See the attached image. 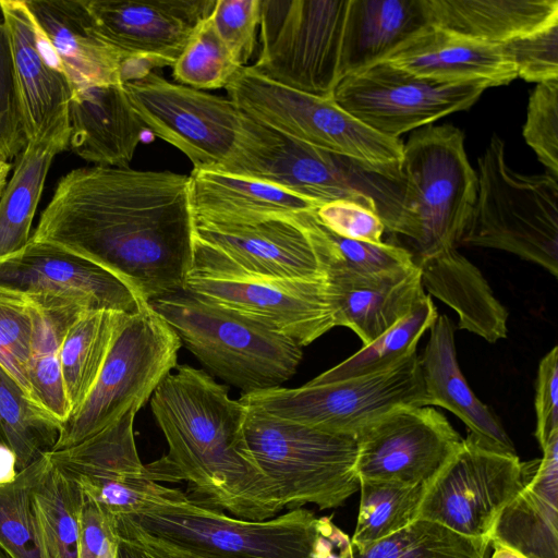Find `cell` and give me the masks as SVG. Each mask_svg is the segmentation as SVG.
Returning a JSON list of instances; mask_svg holds the SVG:
<instances>
[{"mask_svg":"<svg viewBox=\"0 0 558 558\" xmlns=\"http://www.w3.org/2000/svg\"><path fill=\"white\" fill-rule=\"evenodd\" d=\"M34 333L32 302L0 287V364L33 401L27 372Z\"/></svg>","mask_w":558,"mask_h":558,"instance_id":"cell-43","label":"cell"},{"mask_svg":"<svg viewBox=\"0 0 558 558\" xmlns=\"http://www.w3.org/2000/svg\"><path fill=\"white\" fill-rule=\"evenodd\" d=\"M429 329L427 345L420 356L428 405L452 412L466 425L469 434L484 446L517 454L500 421L474 395L459 367L451 320L440 315Z\"/></svg>","mask_w":558,"mask_h":558,"instance_id":"cell-27","label":"cell"},{"mask_svg":"<svg viewBox=\"0 0 558 558\" xmlns=\"http://www.w3.org/2000/svg\"><path fill=\"white\" fill-rule=\"evenodd\" d=\"M351 551V538L333 524L331 518L317 519L313 558H350Z\"/></svg>","mask_w":558,"mask_h":558,"instance_id":"cell-53","label":"cell"},{"mask_svg":"<svg viewBox=\"0 0 558 558\" xmlns=\"http://www.w3.org/2000/svg\"><path fill=\"white\" fill-rule=\"evenodd\" d=\"M477 166L476 199L460 243L512 253L557 277V179L512 170L497 134Z\"/></svg>","mask_w":558,"mask_h":558,"instance_id":"cell-5","label":"cell"},{"mask_svg":"<svg viewBox=\"0 0 558 558\" xmlns=\"http://www.w3.org/2000/svg\"><path fill=\"white\" fill-rule=\"evenodd\" d=\"M113 529L118 539L116 558H190L146 534L125 517L113 518Z\"/></svg>","mask_w":558,"mask_h":558,"instance_id":"cell-50","label":"cell"},{"mask_svg":"<svg viewBox=\"0 0 558 558\" xmlns=\"http://www.w3.org/2000/svg\"><path fill=\"white\" fill-rule=\"evenodd\" d=\"M501 47L515 65L518 77L535 83L558 78V24Z\"/></svg>","mask_w":558,"mask_h":558,"instance_id":"cell-46","label":"cell"},{"mask_svg":"<svg viewBox=\"0 0 558 558\" xmlns=\"http://www.w3.org/2000/svg\"><path fill=\"white\" fill-rule=\"evenodd\" d=\"M72 88L124 84L153 71L124 58L95 33L84 0H25Z\"/></svg>","mask_w":558,"mask_h":558,"instance_id":"cell-23","label":"cell"},{"mask_svg":"<svg viewBox=\"0 0 558 558\" xmlns=\"http://www.w3.org/2000/svg\"><path fill=\"white\" fill-rule=\"evenodd\" d=\"M122 517L190 558H313L317 536V518L304 508L252 521L187 496Z\"/></svg>","mask_w":558,"mask_h":558,"instance_id":"cell-9","label":"cell"},{"mask_svg":"<svg viewBox=\"0 0 558 558\" xmlns=\"http://www.w3.org/2000/svg\"><path fill=\"white\" fill-rule=\"evenodd\" d=\"M422 284L459 316V328L488 342L507 337L508 313L480 269L456 247L415 259Z\"/></svg>","mask_w":558,"mask_h":558,"instance_id":"cell-29","label":"cell"},{"mask_svg":"<svg viewBox=\"0 0 558 558\" xmlns=\"http://www.w3.org/2000/svg\"><path fill=\"white\" fill-rule=\"evenodd\" d=\"M189 177L190 204L196 221L242 223L278 215L313 213L320 206L255 178L197 169Z\"/></svg>","mask_w":558,"mask_h":558,"instance_id":"cell-28","label":"cell"},{"mask_svg":"<svg viewBox=\"0 0 558 558\" xmlns=\"http://www.w3.org/2000/svg\"><path fill=\"white\" fill-rule=\"evenodd\" d=\"M428 23L501 45L558 24L557 0H423Z\"/></svg>","mask_w":558,"mask_h":558,"instance_id":"cell-30","label":"cell"},{"mask_svg":"<svg viewBox=\"0 0 558 558\" xmlns=\"http://www.w3.org/2000/svg\"><path fill=\"white\" fill-rule=\"evenodd\" d=\"M137 411L131 408L74 446L46 452L51 464L111 518L137 514L185 496L154 481L142 463L134 438Z\"/></svg>","mask_w":558,"mask_h":558,"instance_id":"cell-17","label":"cell"},{"mask_svg":"<svg viewBox=\"0 0 558 558\" xmlns=\"http://www.w3.org/2000/svg\"><path fill=\"white\" fill-rule=\"evenodd\" d=\"M349 0H262L260 50L252 65L281 85L332 98L341 81Z\"/></svg>","mask_w":558,"mask_h":558,"instance_id":"cell-13","label":"cell"},{"mask_svg":"<svg viewBox=\"0 0 558 558\" xmlns=\"http://www.w3.org/2000/svg\"><path fill=\"white\" fill-rule=\"evenodd\" d=\"M117 311H87L68 328L60 349L63 387L75 411L92 390L111 343L128 317Z\"/></svg>","mask_w":558,"mask_h":558,"instance_id":"cell-34","label":"cell"},{"mask_svg":"<svg viewBox=\"0 0 558 558\" xmlns=\"http://www.w3.org/2000/svg\"><path fill=\"white\" fill-rule=\"evenodd\" d=\"M150 398L168 452L146 464L156 482H186L193 501L232 517L264 521L284 509L247 444V408L227 385L183 364Z\"/></svg>","mask_w":558,"mask_h":558,"instance_id":"cell-2","label":"cell"},{"mask_svg":"<svg viewBox=\"0 0 558 558\" xmlns=\"http://www.w3.org/2000/svg\"><path fill=\"white\" fill-rule=\"evenodd\" d=\"M239 401L271 416L353 435L395 408L428 407L416 352L383 372L333 381L313 378L298 388L243 393Z\"/></svg>","mask_w":558,"mask_h":558,"instance_id":"cell-12","label":"cell"},{"mask_svg":"<svg viewBox=\"0 0 558 558\" xmlns=\"http://www.w3.org/2000/svg\"><path fill=\"white\" fill-rule=\"evenodd\" d=\"M26 145L14 85L7 32L0 19V149L10 159Z\"/></svg>","mask_w":558,"mask_h":558,"instance_id":"cell-48","label":"cell"},{"mask_svg":"<svg viewBox=\"0 0 558 558\" xmlns=\"http://www.w3.org/2000/svg\"><path fill=\"white\" fill-rule=\"evenodd\" d=\"M0 13L27 142L68 113L73 88L25 0H0Z\"/></svg>","mask_w":558,"mask_h":558,"instance_id":"cell-22","label":"cell"},{"mask_svg":"<svg viewBox=\"0 0 558 558\" xmlns=\"http://www.w3.org/2000/svg\"><path fill=\"white\" fill-rule=\"evenodd\" d=\"M228 173L270 182L320 205L357 202L375 211L389 232L401 205L400 174L295 141L253 119L248 140Z\"/></svg>","mask_w":558,"mask_h":558,"instance_id":"cell-6","label":"cell"},{"mask_svg":"<svg viewBox=\"0 0 558 558\" xmlns=\"http://www.w3.org/2000/svg\"><path fill=\"white\" fill-rule=\"evenodd\" d=\"M262 0H216L209 20L240 66H246L256 46Z\"/></svg>","mask_w":558,"mask_h":558,"instance_id":"cell-45","label":"cell"},{"mask_svg":"<svg viewBox=\"0 0 558 558\" xmlns=\"http://www.w3.org/2000/svg\"><path fill=\"white\" fill-rule=\"evenodd\" d=\"M0 287L26 298L73 302L87 311L134 313L140 300L98 265L47 242L34 241L0 258Z\"/></svg>","mask_w":558,"mask_h":558,"instance_id":"cell-21","label":"cell"},{"mask_svg":"<svg viewBox=\"0 0 558 558\" xmlns=\"http://www.w3.org/2000/svg\"><path fill=\"white\" fill-rule=\"evenodd\" d=\"M429 26L423 0H349L341 80L383 61L411 36Z\"/></svg>","mask_w":558,"mask_h":558,"instance_id":"cell-31","label":"cell"},{"mask_svg":"<svg viewBox=\"0 0 558 558\" xmlns=\"http://www.w3.org/2000/svg\"><path fill=\"white\" fill-rule=\"evenodd\" d=\"M247 408V407H246ZM245 435L284 508L341 506L360 487L357 438L287 421L247 408Z\"/></svg>","mask_w":558,"mask_h":558,"instance_id":"cell-7","label":"cell"},{"mask_svg":"<svg viewBox=\"0 0 558 558\" xmlns=\"http://www.w3.org/2000/svg\"><path fill=\"white\" fill-rule=\"evenodd\" d=\"M0 558H11V557L0 547Z\"/></svg>","mask_w":558,"mask_h":558,"instance_id":"cell-58","label":"cell"},{"mask_svg":"<svg viewBox=\"0 0 558 558\" xmlns=\"http://www.w3.org/2000/svg\"><path fill=\"white\" fill-rule=\"evenodd\" d=\"M180 339L165 319L141 301L118 330L100 373L82 404L61 424L53 450L97 434L128 410H140L178 366Z\"/></svg>","mask_w":558,"mask_h":558,"instance_id":"cell-10","label":"cell"},{"mask_svg":"<svg viewBox=\"0 0 558 558\" xmlns=\"http://www.w3.org/2000/svg\"><path fill=\"white\" fill-rule=\"evenodd\" d=\"M149 304L210 374L242 395L281 387L302 361L290 338L187 291Z\"/></svg>","mask_w":558,"mask_h":558,"instance_id":"cell-4","label":"cell"},{"mask_svg":"<svg viewBox=\"0 0 558 558\" xmlns=\"http://www.w3.org/2000/svg\"><path fill=\"white\" fill-rule=\"evenodd\" d=\"M543 458L530 461L524 490L545 504L558 508V434L544 446Z\"/></svg>","mask_w":558,"mask_h":558,"instance_id":"cell-52","label":"cell"},{"mask_svg":"<svg viewBox=\"0 0 558 558\" xmlns=\"http://www.w3.org/2000/svg\"><path fill=\"white\" fill-rule=\"evenodd\" d=\"M489 545V539L468 537L439 523L415 519L363 549L352 546L350 558H486Z\"/></svg>","mask_w":558,"mask_h":558,"instance_id":"cell-38","label":"cell"},{"mask_svg":"<svg viewBox=\"0 0 558 558\" xmlns=\"http://www.w3.org/2000/svg\"><path fill=\"white\" fill-rule=\"evenodd\" d=\"M113 519L97 502L84 496L80 517V558H98L117 542Z\"/></svg>","mask_w":558,"mask_h":558,"instance_id":"cell-51","label":"cell"},{"mask_svg":"<svg viewBox=\"0 0 558 558\" xmlns=\"http://www.w3.org/2000/svg\"><path fill=\"white\" fill-rule=\"evenodd\" d=\"M327 290L335 326L352 329L363 345L402 319L425 294L416 264L374 276H331Z\"/></svg>","mask_w":558,"mask_h":558,"instance_id":"cell-26","label":"cell"},{"mask_svg":"<svg viewBox=\"0 0 558 558\" xmlns=\"http://www.w3.org/2000/svg\"><path fill=\"white\" fill-rule=\"evenodd\" d=\"M328 238L315 211L242 223L194 220L189 274L325 281Z\"/></svg>","mask_w":558,"mask_h":558,"instance_id":"cell-11","label":"cell"},{"mask_svg":"<svg viewBox=\"0 0 558 558\" xmlns=\"http://www.w3.org/2000/svg\"><path fill=\"white\" fill-rule=\"evenodd\" d=\"M124 88L147 131L181 150L194 169L228 172L248 138L252 120L229 98L154 71Z\"/></svg>","mask_w":558,"mask_h":558,"instance_id":"cell-14","label":"cell"},{"mask_svg":"<svg viewBox=\"0 0 558 558\" xmlns=\"http://www.w3.org/2000/svg\"><path fill=\"white\" fill-rule=\"evenodd\" d=\"M226 90L245 116L284 136L384 173L400 174L402 141L373 131L340 108L333 98L281 85L252 65L241 68Z\"/></svg>","mask_w":558,"mask_h":558,"instance_id":"cell-8","label":"cell"},{"mask_svg":"<svg viewBox=\"0 0 558 558\" xmlns=\"http://www.w3.org/2000/svg\"><path fill=\"white\" fill-rule=\"evenodd\" d=\"M359 480L427 485L460 448L463 438L430 407L390 410L357 434Z\"/></svg>","mask_w":558,"mask_h":558,"instance_id":"cell-19","label":"cell"},{"mask_svg":"<svg viewBox=\"0 0 558 558\" xmlns=\"http://www.w3.org/2000/svg\"><path fill=\"white\" fill-rule=\"evenodd\" d=\"M383 61L415 76L446 83L482 82L496 87L518 77L515 65L501 45L430 25L411 36Z\"/></svg>","mask_w":558,"mask_h":558,"instance_id":"cell-24","label":"cell"},{"mask_svg":"<svg viewBox=\"0 0 558 558\" xmlns=\"http://www.w3.org/2000/svg\"><path fill=\"white\" fill-rule=\"evenodd\" d=\"M193 232L189 175L94 166L59 180L31 239L98 265L149 303L183 290Z\"/></svg>","mask_w":558,"mask_h":558,"instance_id":"cell-1","label":"cell"},{"mask_svg":"<svg viewBox=\"0 0 558 558\" xmlns=\"http://www.w3.org/2000/svg\"><path fill=\"white\" fill-rule=\"evenodd\" d=\"M526 482L517 454L490 449L468 434L425 486L416 519L439 523L468 537L489 539L499 513Z\"/></svg>","mask_w":558,"mask_h":558,"instance_id":"cell-15","label":"cell"},{"mask_svg":"<svg viewBox=\"0 0 558 558\" xmlns=\"http://www.w3.org/2000/svg\"><path fill=\"white\" fill-rule=\"evenodd\" d=\"M83 499L77 484L49 460L48 468L32 492L33 509L49 558H80Z\"/></svg>","mask_w":558,"mask_h":558,"instance_id":"cell-35","label":"cell"},{"mask_svg":"<svg viewBox=\"0 0 558 558\" xmlns=\"http://www.w3.org/2000/svg\"><path fill=\"white\" fill-rule=\"evenodd\" d=\"M11 163L5 154L0 149V197L8 183V177L11 171Z\"/></svg>","mask_w":558,"mask_h":558,"instance_id":"cell-56","label":"cell"},{"mask_svg":"<svg viewBox=\"0 0 558 558\" xmlns=\"http://www.w3.org/2000/svg\"><path fill=\"white\" fill-rule=\"evenodd\" d=\"M209 16L172 65V75L178 84L198 90L226 88L243 68L217 35Z\"/></svg>","mask_w":558,"mask_h":558,"instance_id":"cell-42","label":"cell"},{"mask_svg":"<svg viewBox=\"0 0 558 558\" xmlns=\"http://www.w3.org/2000/svg\"><path fill=\"white\" fill-rule=\"evenodd\" d=\"M494 553L490 558H526L514 549L497 542H490Z\"/></svg>","mask_w":558,"mask_h":558,"instance_id":"cell-55","label":"cell"},{"mask_svg":"<svg viewBox=\"0 0 558 558\" xmlns=\"http://www.w3.org/2000/svg\"><path fill=\"white\" fill-rule=\"evenodd\" d=\"M68 118L69 148L101 167L126 168L147 131L124 84L74 88Z\"/></svg>","mask_w":558,"mask_h":558,"instance_id":"cell-25","label":"cell"},{"mask_svg":"<svg viewBox=\"0 0 558 558\" xmlns=\"http://www.w3.org/2000/svg\"><path fill=\"white\" fill-rule=\"evenodd\" d=\"M489 86L415 76L381 61L343 77L333 100L373 131L399 138L458 111L470 109Z\"/></svg>","mask_w":558,"mask_h":558,"instance_id":"cell-16","label":"cell"},{"mask_svg":"<svg viewBox=\"0 0 558 558\" xmlns=\"http://www.w3.org/2000/svg\"><path fill=\"white\" fill-rule=\"evenodd\" d=\"M490 542L526 558H558V508L522 489L499 513Z\"/></svg>","mask_w":558,"mask_h":558,"instance_id":"cell-41","label":"cell"},{"mask_svg":"<svg viewBox=\"0 0 558 558\" xmlns=\"http://www.w3.org/2000/svg\"><path fill=\"white\" fill-rule=\"evenodd\" d=\"M437 317L430 296L424 294L402 319L372 343L315 378L333 381L391 368L416 352L422 335Z\"/></svg>","mask_w":558,"mask_h":558,"instance_id":"cell-37","label":"cell"},{"mask_svg":"<svg viewBox=\"0 0 558 558\" xmlns=\"http://www.w3.org/2000/svg\"><path fill=\"white\" fill-rule=\"evenodd\" d=\"M400 178L401 205L390 232L409 240L413 259L460 244L477 191L463 132L451 124L412 131L403 144Z\"/></svg>","mask_w":558,"mask_h":558,"instance_id":"cell-3","label":"cell"},{"mask_svg":"<svg viewBox=\"0 0 558 558\" xmlns=\"http://www.w3.org/2000/svg\"><path fill=\"white\" fill-rule=\"evenodd\" d=\"M17 475L14 452L0 442V485L12 483Z\"/></svg>","mask_w":558,"mask_h":558,"instance_id":"cell-54","label":"cell"},{"mask_svg":"<svg viewBox=\"0 0 558 558\" xmlns=\"http://www.w3.org/2000/svg\"><path fill=\"white\" fill-rule=\"evenodd\" d=\"M320 225L332 233L355 241L381 243L386 231L379 216L357 202L340 199L322 204L315 211Z\"/></svg>","mask_w":558,"mask_h":558,"instance_id":"cell-47","label":"cell"},{"mask_svg":"<svg viewBox=\"0 0 558 558\" xmlns=\"http://www.w3.org/2000/svg\"><path fill=\"white\" fill-rule=\"evenodd\" d=\"M60 426L0 364V442L14 452L17 472L52 450Z\"/></svg>","mask_w":558,"mask_h":558,"instance_id":"cell-36","label":"cell"},{"mask_svg":"<svg viewBox=\"0 0 558 558\" xmlns=\"http://www.w3.org/2000/svg\"><path fill=\"white\" fill-rule=\"evenodd\" d=\"M68 113L47 131L28 140L16 156L14 171L0 197V258L29 241L34 215L54 157L69 148Z\"/></svg>","mask_w":558,"mask_h":558,"instance_id":"cell-32","label":"cell"},{"mask_svg":"<svg viewBox=\"0 0 558 558\" xmlns=\"http://www.w3.org/2000/svg\"><path fill=\"white\" fill-rule=\"evenodd\" d=\"M27 299L33 304L35 322L27 372L32 397L61 425L71 412L61 374V343L71 324L87 310L60 299Z\"/></svg>","mask_w":558,"mask_h":558,"instance_id":"cell-33","label":"cell"},{"mask_svg":"<svg viewBox=\"0 0 558 558\" xmlns=\"http://www.w3.org/2000/svg\"><path fill=\"white\" fill-rule=\"evenodd\" d=\"M183 290L258 322L301 347L336 327L327 280L187 274Z\"/></svg>","mask_w":558,"mask_h":558,"instance_id":"cell-18","label":"cell"},{"mask_svg":"<svg viewBox=\"0 0 558 558\" xmlns=\"http://www.w3.org/2000/svg\"><path fill=\"white\" fill-rule=\"evenodd\" d=\"M523 137L548 173L558 178V78L537 83L527 104Z\"/></svg>","mask_w":558,"mask_h":558,"instance_id":"cell-44","label":"cell"},{"mask_svg":"<svg viewBox=\"0 0 558 558\" xmlns=\"http://www.w3.org/2000/svg\"><path fill=\"white\" fill-rule=\"evenodd\" d=\"M45 452L17 472L10 484L0 485V547L11 558H49L32 502V492L46 469Z\"/></svg>","mask_w":558,"mask_h":558,"instance_id":"cell-40","label":"cell"},{"mask_svg":"<svg viewBox=\"0 0 558 558\" xmlns=\"http://www.w3.org/2000/svg\"><path fill=\"white\" fill-rule=\"evenodd\" d=\"M117 542H111L108 544V546L104 549V551L98 556V558H116L117 556Z\"/></svg>","mask_w":558,"mask_h":558,"instance_id":"cell-57","label":"cell"},{"mask_svg":"<svg viewBox=\"0 0 558 558\" xmlns=\"http://www.w3.org/2000/svg\"><path fill=\"white\" fill-rule=\"evenodd\" d=\"M100 39L153 69L172 66L216 0H84Z\"/></svg>","mask_w":558,"mask_h":558,"instance_id":"cell-20","label":"cell"},{"mask_svg":"<svg viewBox=\"0 0 558 558\" xmlns=\"http://www.w3.org/2000/svg\"><path fill=\"white\" fill-rule=\"evenodd\" d=\"M535 437L543 449L558 434V348L555 345L539 362L535 395Z\"/></svg>","mask_w":558,"mask_h":558,"instance_id":"cell-49","label":"cell"},{"mask_svg":"<svg viewBox=\"0 0 558 558\" xmlns=\"http://www.w3.org/2000/svg\"><path fill=\"white\" fill-rule=\"evenodd\" d=\"M360 508L352 546L363 549L416 519L425 485L359 480Z\"/></svg>","mask_w":558,"mask_h":558,"instance_id":"cell-39","label":"cell"}]
</instances>
